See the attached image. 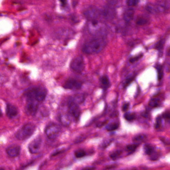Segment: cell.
<instances>
[{
	"instance_id": "cell-5",
	"label": "cell",
	"mask_w": 170,
	"mask_h": 170,
	"mask_svg": "<svg viewBox=\"0 0 170 170\" xmlns=\"http://www.w3.org/2000/svg\"><path fill=\"white\" fill-rule=\"evenodd\" d=\"M61 127L59 125L55 123L48 124L45 128V134L50 139H55L60 135Z\"/></svg>"
},
{
	"instance_id": "cell-23",
	"label": "cell",
	"mask_w": 170,
	"mask_h": 170,
	"mask_svg": "<svg viewBox=\"0 0 170 170\" xmlns=\"http://www.w3.org/2000/svg\"><path fill=\"white\" fill-rule=\"evenodd\" d=\"M118 127H119L118 123L112 122V123L108 124L106 126V129L109 131H115L117 129H118Z\"/></svg>"
},
{
	"instance_id": "cell-36",
	"label": "cell",
	"mask_w": 170,
	"mask_h": 170,
	"mask_svg": "<svg viewBox=\"0 0 170 170\" xmlns=\"http://www.w3.org/2000/svg\"><path fill=\"white\" fill-rule=\"evenodd\" d=\"M112 141V140H107L101 143L100 145L101 148H105L106 147H107V146L109 145L111 143V142Z\"/></svg>"
},
{
	"instance_id": "cell-12",
	"label": "cell",
	"mask_w": 170,
	"mask_h": 170,
	"mask_svg": "<svg viewBox=\"0 0 170 170\" xmlns=\"http://www.w3.org/2000/svg\"><path fill=\"white\" fill-rule=\"evenodd\" d=\"M84 15L86 18L89 21L96 20L98 16L101 15L100 11L95 7H89L85 11Z\"/></svg>"
},
{
	"instance_id": "cell-24",
	"label": "cell",
	"mask_w": 170,
	"mask_h": 170,
	"mask_svg": "<svg viewBox=\"0 0 170 170\" xmlns=\"http://www.w3.org/2000/svg\"><path fill=\"white\" fill-rule=\"evenodd\" d=\"M146 138V136L144 134H139L137 136H134L133 138V141L135 143L140 142L143 141L145 140Z\"/></svg>"
},
{
	"instance_id": "cell-18",
	"label": "cell",
	"mask_w": 170,
	"mask_h": 170,
	"mask_svg": "<svg viewBox=\"0 0 170 170\" xmlns=\"http://www.w3.org/2000/svg\"><path fill=\"white\" fill-rule=\"evenodd\" d=\"M100 82L101 85L102 86V88L104 89H107L110 87L111 84L109 79L106 75H104V76L101 77L100 79Z\"/></svg>"
},
{
	"instance_id": "cell-25",
	"label": "cell",
	"mask_w": 170,
	"mask_h": 170,
	"mask_svg": "<svg viewBox=\"0 0 170 170\" xmlns=\"http://www.w3.org/2000/svg\"><path fill=\"white\" fill-rule=\"evenodd\" d=\"M165 43V39H161L160 41H158V43L156 44L155 49L158 50L159 51H162L164 48V45Z\"/></svg>"
},
{
	"instance_id": "cell-33",
	"label": "cell",
	"mask_w": 170,
	"mask_h": 170,
	"mask_svg": "<svg viewBox=\"0 0 170 170\" xmlns=\"http://www.w3.org/2000/svg\"><path fill=\"white\" fill-rule=\"evenodd\" d=\"M127 4L129 7H134L139 2V0H127Z\"/></svg>"
},
{
	"instance_id": "cell-34",
	"label": "cell",
	"mask_w": 170,
	"mask_h": 170,
	"mask_svg": "<svg viewBox=\"0 0 170 170\" xmlns=\"http://www.w3.org/2000/svg\"><path fill=\"white\" fill-rule=\"evenodd\" d=\"M147 23V21L146 19H144V18H139L138 20H137L136 24L137 25H146Z\"/></svg>"
},
{
	"instance_id": "cell-17",
	"label": "cell",
	"mask_w": 170,
	"mask_h": 170,
	"mask_svg": "<svg viewBox=\"0 0 170 170\" xmlns=\"http://www.w3.org/2000/svg\"><path fill=\"white\" fill-rule=\"evenodd\" d=\"M60 121L62 125L68 126L71 123V118L70 115L67 113H63L60 116Z\"/></svg>"
},
{
	"instance_id": "cell-19",
	"label": "cell",
	"mask_w": 170,
	"mask_h": 170,
	"mask_svg": "<svg viewBox=\"0 0 170 170\" xmlns=\"http://www.w3.org/2000/svg\"><path fill=\"white\" fill-rule=\"evenodd\" d=\"M73 102H75V103L77 104H80V103H82L83 101H85V95L82 94H77L75 97H72L71 98Z\"/></svg>"
},
{
	"instance_id": "cell-41",
	"label": "cell",
	"mask_w": 170,
	"mask_h": 170,
	"mask_svg": "<svg viewBox=\"0 0 170 170\" xmlns=\"http://www.w3.org/2000/svg\"><path fill=\"white\" fill-rule=\"evenodd\" d=\"M60 1L61 2V4L63 6H65L67 2V0H60Z\"/></svg>"
},
{
	"instance_id": "cell-20",
	"label": "cell",
	"mask_w": 170,
	"mask_h": 170,
	"mask_svg": "<svg viewBox=\"0 0 170 170\" xmlns=\"http://www.w3.org/2000/svg\"><path fill=\"white\" fill-rule=\"evenodd\" d=\"M157 71L158 74V79L159 81L163 79L164 76V69L162 65L158 64L156 66Z\"/></svg>"
},
{
	"instance_id": "cell-22",
	"label": "cell",
	"mask_w": 170,
	"mask_h": 170,
	"mask_svg": "<svg viewBox=\"0 0 170 170\" xmlns=\"http://www.w3.org/2000/svg\"><path fill=\"white\" fill-rule=\"evenodd\" d=\"M160 104V100L156 98L152 99L149 103V106L153 108L158 107Z\"/></svg>"
},
{
	"instance_id": "cell-1",
	"label": "cell",
	"mask_w": 170,
	"mask_h": 170,
	"mask_svg": "<svg viewBox=\"0 0 170 170\" xmlns=\"http://www.w3.org/2000/svg\"><path fill=\"white\" fill-rule=\"evenodd\" d=\"M107 44L104 36H96L86 42L82 47V51L87 54H94L102 51Z\"/></svg>"
},
{
	"instance_id": "cell-29",
	"label": "cell",
	"mask_w": 170,
	"mask_h": 170,
	"mask_svg": "<svg viewBox=\"0 0 170 170\" xmlns=\"http://www.w3.org/2000/svg\"><path fill=\"white\" fill-rule=\"evenodd\" d=\"M86 155V152L85 150H83L82 149H80L76 151L75 152V156L77 158H81L85 156Z\"/></svg>"
},
{
	"instance_id": "cell-37",
	"label": "cell",
	"mask_w": 170,
	"mask_h": 170,
	"mask_svg": "<svg viewBox=\"0 0 170 170\" xmlns=\"http://www.w3.org/2000/svg\"><path fill=\"white\" fill-rule=\"evenodd\" d=\"M162 117L169 121L170 118V114L169 112L168 111V112H165V113H163V115L162 116Z\"/></svg>"
},
{
	"instance_id": "cell-43",
	"label": "cell",
	"mask_w": 170,
	"mask_h": 170,
	"mask_svg": "<svg viewBox=\"0 0 170 170\" xmlns=\"http://www.w3.org/2000/svg\"><path fill=\"white\" fill-rule=\"evenodd\" d=\"M2 116V112L1 109H0V117Z\"/></svg>"
},
{
	"instance_id": "cell-10",
	"label": "cell",
	"mask_w": 170,
	"mask_h": 170,
	"mask_svg": "<svg viewBox=\"0 0 170 170\" xmlns=\"http://www.w3.org/2000/svg\"><path fill=\"white\" fill-rule=\"evenodd\" d=\"M68 112L71 116L76 119H78L81 114L80 109L78 104L70 99L68 102Z\"/></svg>"
},
{
	"instance_id": "cell-15",
	"label": "cell",
	"mask_w": 170,
	"mask_h": 170,
	"mask_svg": "<svg viewBox=\"0 0 170 170\" xmlns=\"http://www.w3.org/2000/svg\"><path fill=\"white\" fill-rule=\"evenodd\" d=\"M21 152V148L19 146L12 145L7 149L6 152L11 157H16L19 155Z\"/></svg>"
},
{
	"instance_id": "cell-32",
	"label": "cell",
	"mask_w": 170,
	"mask_h": 170,
	"mask_svg": "<svg viewBox=\"0 0 170 170\" xmlns=\"http://www.w3.org/2000/svg\"><path fill=\"white\" fill-rule=\"evenodd\" d=\"M162 117L160 116L157 117V118L156 119V122L155 128L156 129H158V128L160 127L162 125Z\"/></svg>"
},
{
	"instance_id": "cell-7",
	"label": "cell",
	"mask_w": 170,
	"mask_h": 170,
	"mask_svg": "<svg viewBox=\"0 0 170 170\" xmlns=\"http://www.w3.org/2000/svg\"><path fill=\"white\" fill-rule=\"evenodd\" d=\"M115 4V0L110 1L107 6L100 11L101 15L106 19H110L114 17L115 15V10L114 9Z\"/></svg>"
},
{
	"instance_id": "cell-9",
	"label": "cell",
	"mask_w": 170,
	"mask_h": 170,
	"mask_svg": "<svg viewBox=\"0 0 170 170\" xmlns=\"http://www.w3.org/2000/svg\"><path fill=\"white\" fill-rule=\"evenodd\" d=\"M42 146V139L38 136L34 139L29 145V151L32 154H37L41 151Z\"/></svg>"
},
{
	"instance_id": "cell-38",
	"label": "cell",
	"mask_w": 170,
	"mask_h": 170,
	"mask_svg": "<svg viewBox=\"0 0 170 170\" xmlns=\"http://www.w3.org/2000/svg\"><path fill=\"white\" fill-rule=\"evenodd\" d=\"M129 106H130V104L128 103H125L124 104H123V106L122 107V110L123 111V112H126V111L128 110V108H129Z\"/></svg>"
},
{
	"instance_id": "cell-30",
	"label": "cell",
	"mask_w": 170,
	"mask_h": 170,
	"mask_svg": "<svg viewBox=\"0 0 170 170\" xmlns=\"http://www.w3.org/2000/svg\"><path fill=\"white\" fill-rule=\"evenodd\" d=\"M134 78H135V76H130L126 79L125 80L123 83V86L124 88L127 87L133 81Z\"/></svg>"
},
{
	"instance_id": "cell-16",
	"label": "cell",
	"mask_w": 170,
	"mask_h": 170,
	"mask_svg": "<svg viewBox=\"0 0 170 170\" xmlns=\"http://www.w3.org/2000/svg\"><path fill=\"white\" fill-rule=\"evenodd\" d=\"M135 11L134 9L129 8L125 11L123 15V19L125 22L129 23L133 20L134 18Z\"/></svg>"
},
{
	"instance_id": "cell-13",
	"label": "cell",
	"mask_w": 170,
	"mask_h": 170,
	"mask_svg": "<svg viewBox=\"0 0 170 170\" xmlns=\"http://www.w3.org/2000/svg\"><path fill=\"white\" fill-rule=\"evenodd\" d=\"M157 13L166 11L170 7V2L169 0H160L154 5Z\"/></svg>"
},
{
	"instance_id": "cell-11",
	"label": "cell",
	"mask_w": 170,
	"mask_h": 170,
	"mask_svg": "<svg viewBox=\"0 0 170 170\" xmlns=\"http://www.w3.org/2000/svg\"><path fill=\"white\" fill-rule=\"evenodd\" d=\"M81 82L75 79L70 78L67 80L63 85V88L70 90H78L82 87Z\"/></svg>"
},
{
	"instance_id": "cell-39",
	"label": "cell",
	"mask_w": 170,
	"mask_h": 170,
	"mask_svg": "<svg viewBox=\"0 0 170 170\" xmlns=\"http://www.w3.org/2000/svg\"><path fill=\"white\" fill-rule=\"evenodd\" d=\"M85 137L83 136L78 137V138H76V139L75 142V143H80L81 142H82L85 139Z\"/></svg>"
},
{
	"instance_id": "cell-44",
	"label": "cell",
	"mask_w": 170,
	"mask_h": 170,
	"mask_svg": "<svg viewBox=\"0 0 170 170\" xmlns=\"http://www.w3.org/2000/svg\"><path fill=\"white\" fill-rule=\"evenodd\" d=\"M0 170H4V169H3V168H1V167H0Z\"/></svg>"
},
{
	"instance_id": "cell-6",
	"label": "cell",
	"mask_w": 170,
	"mask_h": 170,
	"mask_svg": "<svg viewBox=\"0 0 170 170\" xmlns=\"http://www.w3.org/2000/svg\"><path fill=\"white\" fill-rule=\"evenodd\" d=\"M70 67L72 70L77 73H81L85 68V60L82 56H77L72 60Z\"/></svg>"
},
{
	"instance_id": "cell-26",
	"label": "cell",
	"mask_w": 170,
	"mask_h": 170,
	"mask_svg": "<svg viewBox=\"0 0 170 170\" xmlns=\"http://www.w3.org/2000/svg\"><path fill=\"white\" fill-rule=\"evenodd\" d=\"M124 118L127 121H132L135 119L136 115L134 113H127L124 114Z\"/></svg>"
},
{
	"instance_id": "cell-14",
	"label": "cell",
	"mask_w": 170,
	"mask_h": 170,
	"mask_svg": "<svg viewBox=\"0 0 170 170\" xmlns=\"http://www.w3.org/2000/svg\"><path fill=\"white\" fill-rule=\"evenodd\" d=\"M19 111L16 106L11 103H7L6 106V114L10 118H13L17 116Z\"/></svg>"
},
{
	"instance_id": "cell-35",
	"label": "cell",
	"mask_w": 170,
	"mask_h": 170,
	"mask_svg": "<svg viewBox=\"0 0 170 170\" xmlns=\"http://www.w3.org/2000/svg\"><path fill=\"white\" fill-rule=\"evenodd\" d=\"M143 55V54H140L138 55L137 56H135L134 57H132L130 59V60H129V61L131 63H134V62L138 61L141 58Z\"/></svg>"
},
{
	"instance_id": "cell-42",
	"label": "cell",
	"mask_w": 170,
	"mask_h": 170,
	"mask_svg": "<svg viewBox=\"0 0 170 170\" xmlns=\"http://www.w3.org/2000/svg\"><path fill=\"white\" fill-rule=\"evenodd\" d=\"M114 167H115V166L114 165L110 166L107 167H106L105 169H111V168H114Z\"/></svg>"
},
{
	"instance_id": "cell-3",
	"label": "cell",
	"mask_w": 170,
	"mask_h": 170,
	"mask_svg": "<svg viewBox=\"0 0 170 170\" xmlns=\"http://www.w3.org/2000/svg\"><path fill=\"white\" fill-rule=\"evenodd\" d=\"M36 127L32 123H27L19 129L16 133V137L19 140H25L34 134Z\"/></svg>"
},
{
	"instance_id": "cell-4",
	"label": "cell",
	"mask_w": 170,
	"mask_h": 170,
	"mask_svg": "<svg viewBox=\"0 0 170 170\" xmlns=\"http://www.w3.org/2000/svg\"><path fill=\"white\" fill-rule=\"evenodd\" d=\"M88 29L91 34L96 36H104L105 33V27L102 23L97 19L89 21Z\"/></svg>"
},
{
	"instance_id": "cell-28",
	"label": "cell",
	"mask_w": 170,
	"mask_h": 170,
	"mask_svg": "<svg viewBox=\"0 0 170 170\" xmlns=\"http://www.w3.org/2000/svg\"><path fill=\"white\" fill-rule=\"evenodd\" d=\"M138 146V143H135L134 144H129L127 146L126 149L127 151L134 152L135 151Z\"/></svg>"
},
{
	"instance_id": "cell-31",
	"label": "cell",
	"mask_w": 170,
	"mask_h": 170,
	"mask_svg": "<svg viewBox=\"0 0 170 170\" xmlns=\"http://www.w3.org/2000/svg\"><path fill=\"white\" fill-rule=\"evenodd\" d=\"M146 10H147L149 12L152 13V14H155V13H157L156 11L155 7V6H154V5H152V4L148 5V6L146 7Z\"/></svg>"
},
{
	"instance_id": "cell-21",
	"label": "cell",
	"mask_w": 170,
	"mask_h": 170,
	"mask_svg": "<svg viewBox=\"0 0 170 170\" xmlns=\"http://www.w3.org/2000/svg\"><path fill=\"white\" fill-rule=\"evenodd\" d=\"M144 150L145 153L148 155L150 156L154 152V147L150 144H146L144 146Z\"/></svg>"
},
{
	"instance_id": "cell-40",
	"label": "cell",
	"mask_w": 170,
	"mask_h": 170,
	"mask_svg": "<svg viewBox=\"0 0 170 170\" xmlns=\"http://www.w3.org/2000/svg\"><path fill=\"white\" fill-rule=\"evenodd\" d=\"M95 168L93 167H87L82 169V170H95Z\"/></svg>"
},
{
	"instance_id": "cell-27",
	"label": "cell",
	"mask_w": 170,
	"mask_h": 170,
	"mask_svg": "<svg viewBox=\"0 0 170 170\" xmlns=\"http://www.w3.org/2000/svg\"><path fill=\"white\" fill-rule=\"evenodd\" d=\"M122 152V151L119 150L114 151L110 154V157L111 159L115 160L118 158L121 155Z\"/></svg>"
},
{
	"instance_id": "cell-2",
	"label": "cell",
	"mask_w": 170,
	"mask_h": 170,
	"mask_svg": "<svg viewBox=\"0 0 170 170\" xmlns=\"http://www.w3.org/2000/svg\"><path fill=\"white\" fill-rule=\"evenodd\" d=\"M47 90L42 87H32L27 89L24 92V96L27 99L35 100L42 102L46 99L47 96Z\"/></svg>"
},
{
	"instance_id": "cell-8",
	"label": "cell",
	"mask_w": 170,
	"mask_h": 170,
	"mask_svg": "<svg viewBox=\"0 0 170 170\" xmlns=\"http://www.w3.org/2000/svg\"><path fill=\"white\" fill-rule=\"evenodd\" d=\"M25 112L28 116H34L37 113L39 108V102L32 99H27Z\"/></svg>"
}]
</instances>
